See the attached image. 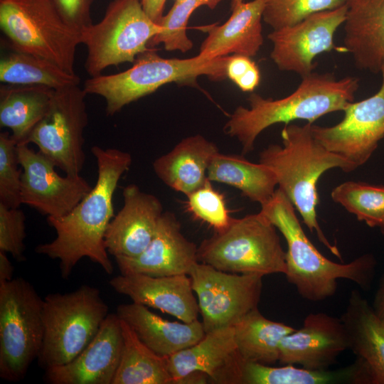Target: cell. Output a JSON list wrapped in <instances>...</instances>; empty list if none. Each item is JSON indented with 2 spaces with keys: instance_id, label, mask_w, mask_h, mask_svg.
Masks as SVG:
<instances>
[{
  "instance_id": "cell-1",
  "label": "cell",
  "mask_w": 384,
  "mask_h": 384,
  "mask_svg": "<svg viewBox=\"0 0 384 384\" xmlns=\"http://www.w3.org/2000/svg\"><path fill=\"white\" fill-rule=\"evenodd\" d=\"M91 152L97 161V176L87 195L68 214L47 218L56 232L50 242L38 245L36 252L60 261L61 275L67 279L83 257L99 265L108 274L113 265L105 244L108 225L114 216L113 196L118 183L132 164L129 152L117 149L93 146Z\"/></svg>"
},
{
  "instance_id": "cell-2",
  "label": "cell",
  "mask_w": 384,
  "mask_h": 384,
  "mask_svg": "<svg viewBox=\"0 0 384 384\" xmlns=\"http://www.w3.org/2000/svg\"><path fill=\"white\" fill-rule=\"evenodd\" d=\"M295 208L280 189L261 206V212L284 236L287 246L285 274L304 299L317 302L335 294L338 280L348 279L363 290L372 284L376 261L370 254L363 255L348 263H337L323 255L306 235Z\"/></svg>"
},
{
  "instance_id": "cell-3",
  "label": "cell",
  "mask_w": 384,
  "mask_h": 384,
  "mask_svg": "<svg viewBox=\"0 0 384 384\" xmlns=\"http://www.w3.org/2000/svg\"><path fill=\"white\" fill-rule=\"evenodd\" d=\"M358 87L356 77L337 80L331 73H311L302 78L296 90L285 97L274 100L251 93L249 108L238 106L223 129L238 140L242 155H245L254 149L259 134L273 124L297 119L313 124L326 114L343 111L353 102Z\"/></svg>"
},
{
  "instance_id": "cell-4",
  "label": "cell",
  "mask_w": 384,
  "mask_h": 384,
  "mask_svg": "<svg viewBox=\"0 0 384 384\" xmlns=\"http://www.w3.org/2000/svg\"><path fill=\"white\" fill-rule=\"evenodd\" d=\"M311 124H286L281 132L282 144L269 145L260 153L259 162L273 171L278 188L290 200L309 231L315 232L319 241L341 258L338 247L329 241L318 223L316 186L326 171L334 168L345 172L354 170L347 160L327 150L314 138Z\"/></svg>"
},
{
  "instance_id": "cell-5",
  "label": "cell",
  "mask_w": 384,
  "mask_h": 384,
  "mask_svg": "<svg viewBox=\"0 0 384 384\" xmlns=\"http://www.w3.org/2000/svg\"><path fill=\"white\" fill-rule=\"evenodd\" d=\"M230 55L206 58L199 54L190 58H164L149 48L139 54L133 65L121 73L100 75L85 80V94L104 98L108 116L119 112L126 105L153 93L171 82L196 85L206 75L213 80L227 78L226 64Z\"/></svg>"
},
{
  "instance_id": "cell-6",
  "label": "cell",
  "mask_w": 384,
  "mask_h": 384,
  "mask_svg": "<svg viewBox=\"0 0 384 384\" xmlns=\"http://www.w3.org/2000/svg\"><path fill=\"white\" fill-rule=\"evenodd\" d=\"M198 262L238 274H286V252L276 227L261 213L233 219L198 247Z\"/></svg>"
},
{
  "instance_id": "cell-7",
  "label": "cell",
  "mask_w": 384,
  "mask_h": 384,
  "mask_svg": "<svg viewBox=\"0 0 384 384\" xmlns=\"http://www.w3.org/2000/svg\"><path fill=\"white\" fill-rule=\"evenodd\" d=\"M100 291L85 284L43 299V340L38 357L46 369L65 364L92 340L108 315Z\"/></svg>"
},
{
  "instance_id": "cell-8",
  "label": "cell",
  "mask_w": 384,
  "mask_h": 384,
  "mask_svg": "<svg viewBox=\"0 0 384 384\" xmlns=\"http://www.w3.org/2000/svg\"><path fill=\"white\" fill-rule=\"evenodd\" d=\"M0 27L12 50L43 57L75 73L81 33L63 21L50 0H0Z\"/></svg>"
},
{
  "instance_id": "cell-9",
  "label": "cell",
  "mask_w": 384,
  "mask_h": 384,
  "mask_svg": "<svg viewBox=\"0 0 384 384\" xmlns=\"http://www.w3.org/2000/svg\"><path fill=\"white\" fill-rule=\"evenodd\" d=\"M42 299L26 279L0 283V377L16 382L38 358L43 340Z\"/></svg>"
},
{
  "instance_id": "cell-10",
  "label": "cell",
  "mask_w": 384,
  "mask_h": 384,
  "mask_svg": "<svg viewBox=\"0 0 384 384\" xmlns=\"http://www.w3.org/2000/svg\"><path fill=\"white\" fill-rule=\"evenodd\" d=\"M161 31L146 14L141 0H113L102 20L80 33L81 43L87 48L86 72L95 77L110 66L133 63Z\"/></svg>"
},
{
  "instance_id": "cell-11",
  "label": "cell",
  "mask_w": 384,
  "mask_h": 384,
  "mask_svg": "<svg viewBox=\"0 0 384 384\" xmlns=\"http://www.w3.org/2000/svg\"><path fill=\"white\" fill-rule=\"evenodd\" d=\"M85 95L78 85L55 90L46 114L27 140L57 168L73 176L80 175L85 162L84 131L88 123Z\"/></svg>"
},
{
  "instance_id": "cell-12",
  "label": "cell",
  "mask_w": 384,
  "mask_h": 384,
  "mask_svg": "<svg viewBox=\"0 0 384 384\" xmlns=\"http://www.w3.org/2000/svg\"><path fill=\"white\" fill-rule=\"evenodd\" d=\"M188 276L206 333L233 326L257 308L263 275L227 272L198 262Z\"/></svg>"
},
{
  "instance_id": "cell-13",
  "label": "cell",
  "mask_w": 384,
  "mask_h": 384,
  "mask_svg": "<svg viewBox=\"0 0 384 384\" xmlns=\"http://www.w3.org/2000/svg\"><path fill=\"white\" fill-rule=\"evenodd\" d=\"M382 83L371 97L350 103L344 117L331 127L311 124L314 138L327 150L347 160L353 170L366 164L384 137V64Z\"/></svg>"
},
{
  "instance_id": "cell-14",
  "label": "cell",
  "mask_w": 384,
  "mask_h": 384,
  "mask_svg": "<svg viewBox=\"0 0 384 384\" xmlns=\"http://www.w3.org/2000/svg\"><path fill=\"white\" fill-rule=\"evenodd\" d=\"M27 144L17 145L22 169L21 203L47 218H59L70 212L92 186L80 175L62 176L55 164Z\"/></svg>"
},
{
  "instance_id": "cell-15",
  "label": "cell",
  "mask_w": 384,
  "mask_h": 384,
  "mask_svg": "<svg viewBox=\"0 0 384 384\" xmlns=\"http://www.w3.org/2000/svg\"><path fill=\"white\" fill-rule=\"evenodd\" d=\"M346 4L338 9L313 14L303 21L273 30L267 38L273 47L270 57L282 71L302 78L313 73L316 56L336 48L334 36L346 18Z\"/></svg>"
},
{
  "instance_id": "cell-16",
  "label": "cell",
  "mask_w": 384,
  "mask_h": 384,
  "mask_svg": "<svg viewBox=\"0 0 384 384\" xmlns=\"http://www.w3.org/2000/svg\"><path fill=\"white\" fill-rule=\"evenodd\" d=\"M347 349L348 337L341 318L323 312L311 313L300 329L282 339L278 361L310 370H326Z\"/></svg>"
},
{
  "instance_id": "cell-17",
  "label": "cell",
  "mask_w": 384,
  "mask_h": 384,
  "mask_svg": "<svg viewBox=\"0 0 384 384\" xmlns=\"http://www.w3.org/2000/svg\"><path fill=\"white\" fill-rule=\"evenodd\" d=\"M122 346L121 320L117 314H109L78 355L65 364L46 369V380L52 384H112Z\"/></svg>"
},
{
  "instance_id": "cell-18",
  "label": "cell",
  "mask_w": 384,
  "mask_h": 384,
  "mask_svg": "<svg viewBox=\"0 0 384 384\" xmlns=\"http://www.w3.org/2000/svg\"><path fill=\"white\" fill-rule=\"evenodd\" d=\"M198 247L182 233L176 215L169 211L160 218L155 234L136 257H115L121 274L154 277L188 274L198 262Z\"/></svg>"
},
{
  "instance_id": "cell-19",
  "label": "cell",
  "mask_w": 384,
  "mask_h": 384,
  "mask_svg": "<svg viewBox=\"0 0 384 384\" xmlns=\"http://www.w3.org/2000/svg\"><path fill=\"white\" fill-rule=\"evenodd\" d=\"M123 206L107 228L105 244L114 257H136L151 241L163 211L160 200L136 184L126 186Z\"/></svg>"
},
{
  "instance_id": "cell-20",
  "label": "cell",
  "mask_w": 384,
  "mask_h": 384,
  "mask_svg": "<svg viewBox=\"0 0 384 384\" xmlns=\"http://www.w3.org/2000/svg\"><path fill=\"white\" fill-rule=\"evenodd\" d=\"M356 355L357 384H384V321L361 292L351 291L341 316Z\"/></svg>"
},
{
  "instance_id": "cell-21",
  "label": "cell",
  "mask_w": 384,
  "mask_h": 384,
  "mask_svg": "<svg viewBox=\"0 0 384 384\" xmlns=\"http://www.w3.org/2000/svg\"><path fill=\"white\" fill-rule=\"evenodd\" d=\"M114 290L133 302L169 314L185 323L198 319L199 308L188 274L154 277L121 274L110 281Z\"/></svg>"
},
{
  "instance_id": "cell-22",
  "label": "cell",
  "mask_w": 384,
  "mask_h": 384,
  "mask_svg": "<svg viewBox=\"0 0 384 384\" xmlns=\"http://www.w3.org/2000/svg\"><path fill=\"white\" fill-rule=\"evenodd\" d=\"M266 0L242 2L231 7L225 23L196 27L208 34L199 55L206 58L229 54L253 57L263 43L262 20Z\"/></svg>"
},
{
  "instance_id": "cell-23",
  "label": "cell",
  "mask_w": 384,
  "mask_h": 384,
  "mask_svg": "<svg viewBox=\"0 0 384 384\" xmlns=\"http://www.w3.org/2000/svg\"><path fill=\"white\" fill-rule=\"evenodd\" d=\"M230 384H355L353 364L338 370H310L294 365L272 366L242 359L235 351L213 379Z\"/></svg>"
},
{
  "instance_id": "cell-24",
  "label": "cell",
  "mask_w": 384,
  "mask_h": 384,
  "mask_svg": "<svg viewBox=\"0 0 384 384\" xmlns=\"http://www.w3.org/2000/svg\"><path fill=\"white\" fill-rule=\"evenodd\" d=\"M344 50L357 68L380 73L384 64V0H347Z\"/></svg>"
},
{
  "instance_id": "cell-25",
  "label": "cell",
  "mask_w": 384,
  "mask_h": 384,
  "mask_svg": "<svg viewBox=\"0 0 384 384\" xmlns=\"http://www.w3.org/2000/svg\"><path fill=\"white\" fill-rule=\"evenodd\" d=\"M116 314L146 346L163 357L192 346L206 334L198 319L191 323L170 321L135 302L118 306Z\"/></svg>"
},
{
  "instance_id": "cell-26",
  "label": "cell",
  "mask_w": 384,
  "mask_h": 384,
  "mask_svg": "<svg viewBox=\"0 0 384 384\" xmlns=\"http://www.w3.org/2000/svg\"><path fill=\"white\" fill-rule=\"evenodd\" d=\"M218 152L215 144L203 136H189L156 158L153 169L167 186L187 196L206 182L208 166Z\"/></svg>"
},
{
  "instance_id": "cell-27",
  "label": "cell",
  "mask_w": 384,
  "mask_h": 384,
  "mask_svg": "<svg viewBox=\"0 0 384 384\" xmlns=\"http://www.w3.org/2000/svg\"><path fill=\"white\" fill-rule=\"evenodd\" d=\"M233 326L206 333L196 344L166 357L168 370L174 384L188 383L196 373L211 380L236 351Z\"/></svg>"
},
{
  "instance_id": "cell-28",
  "label": "cell",
  "mask_w": 384,
  "mask_h": 384,
  "mask_svg": "<svg viewBox=\"0 0 384 384\" xmlns=\"http://www.w3.org/2000/svg\"><path fill=\"white\" fill-rule=\"evenodd\" d=\"M54 90L40 85L6 84L0 87V126L11 129L17 144H27L31 133L46 114Z\"/></svg>"
},
{
  "instance_id": "cell-29",
  "label": "cell",
  "mask_w": 384,
  "mask_h": 384,
  "mask_svg": "<svg viewBox=\"0 0 384 384\" xmlns=\"http://www.w3.org/2000/svg\"><path fill=\"white\" fill-rule=\"evenodd\" d=\"M210 181L238 188L242 194L262 206L273 196L277 186L273 171L262 163H252L242 156L220 152L213 158L207 173Z\"/></svg>"
},
{
  "instance_id": "cell-30",
  "label": "cell",
  "mask_w": 384,
  "mask_h": 384,
  "mask_svg": "<svg viewBox=\"0 0 384 384\" xmlns=\"http://www.w3.org/2000/svg\"><path fill=\"white\" fill-rule=\"evenodd\" d=\"M233 328L238 354L244 360L268 365L279 361L282 339L295 329L267 319L257 308L247 314Z\"/></svg>"
},
{
  "instance_id": "cell-31",
  "label": "cell",
  "mask_w": 384,
  "mask_h": 384,
  "mask_svg": "<svg viewBox=\"0 0 384 384\" xmlns=\"http://www.w3.org/2000/svg\"><path fill=\"white\" fill-rule=\"evenodd\" d=\"M120 320L123 346L112 384H174L166 357L146 346L130 326Z\"/></svg>"
},
{
  "instance_id": "cell-32",
  "label": "cell",
  "mask_w": 384,
  "mask_h": 384,
  "mask_svg": "<svg viewBox=\"0 0 384 384\" xmlns=\"http://www.w3.org/2000/svg\"><path fill=\"white\" fill-rule=\"evenodd\" d=\"M0 81L4 84L40 85L58 90L79 85L80 78L43 57L12 50L1 58Z\"/></svg>"
},
{
  "instance_id": "cell-33",
  "label": "cell",
  "mask_w": 384,
  "mask_h": 384,
  "mask_svg": "<svg viewBox=\"0 0 384 384\" xmlns=\"http://www.w3.org/2000/svg\"><path fill=\"white\" fill-rule=\"evenodd\" d=\"M333 201L371 228L384 220V185L348 181L331 191Z\"/></svg>"
},
{
  "instance_id": "cell-34",
  "label": "cell",
  "mask_w": 384,
  "mask_h": 384,
  "mask_svg": "<svg viewBox=\"0 0 384 384\" xmlns=\"http://www.w3.org/2000/svg\"><path fill=\"white\" fill-rule=\"evenodd\" d=\"M223 0H185L175 1L169 11L164 16L159 25L162 31L149 42V46L162 43L166 50L187 52L193 48L188 37L186 27L190 16L198 8L207 6L213 9Z\"/></svg>"
},
{
  "instance_id": "cell-35",
  "label": "cell",
  "mask_w": 384,
  "mask_h": 384,
  "mask_svg": "<svg viewBox=\"0 0 384 384\" xmlns=\"http://www.w3.org/2000/svg\"><path fill=\"white\" fill-rule=\"evenodd\" d=\"M347 0H266L262 19L273 30L294 25L316 13L338 9Z\"/></svg>"
},
{
  "instance_id": "cell-36",
  "label": "cell",
  "mask_w": 384,
  "mask_h": 384,
  "mask_svg": "<svg viewBox=\"0 0 384 384\" xmlns=\"http://www.w3.org/2000/svg\"><path fill=\"white\" fill-rule=\"evenodd\" d=\"M186 196L188 211L215 232L223 230L231 223L233 218L230 215L223 194L214 188L208 179Z\"/></svg>"
},
{
  "instance_id": "cell-37",
  "label": "cell",
  "mask_w": 384,
  "mask_h": 384,
  "mask_svg": "<svg viewBox=\"0 0 384 384\" xmlns=\"http://www.w3.org/2000/svg\"><path fill=\"white\" fill-rule=\"evenodd\" d=\"M17 143L7 132L0 134V203L19 208L21 203V176Z\"/></svg>"
},
{
  "instance_id": "cell-38",
  "label": "cell",
  "mask_w": 384,
  "mask_h": 384,
  "mask_svg": "<svg viewBox=\"0 0 384 384\" xmlns=\"http://www.w3.org/2000/svg\"><path fill=\"white\" fill-rule=\"evenodd\" d=\"M26 216L19 208H9L0 203V251L9 253L21 262L24 257Z\"/></svg>"
},
{
  "instance_id": "cell-39",
  "label": "cell",
  "mask_w": 384,
  "mask_h": 384,
  "mask_svg": "<svg viewBox=\"0 0 384 384\" xmlns=\"http://www.w3.org/2000/svg\"><path fill=\"white\" fill-rule=\"evenodd\" d=\"M226 76L241 90L252 92L259 85L260 72L249 56L232 55L226 64Z\"/></svg>"
},
{
  "instance_id": "cell-40",
  "label": "cell",
  "mask_w": 384,
  "mask_h": 384,
  "mask_svg": "<svg viewBox=\"0 0 384 384\" xmlns=\"http://www.w3.org/2000/svg\"><path fill=\"white\" fill-rule=\"evenodd\" d=\"M63 21L81 33L92 24L90 9L93 0H50Z\"/></svg>"
},
{
  "instance_id": "cell-41",
  "label": "cell",
  "mask_w": 384,
  "mask_h": 384,
  "mask_svg": "<svg viewBox=\"0 0 384 384\" xmlns=\"http://www.w3.org/2000/svg\"><path fill=\"white\" fill-rule=\"evenodd\" d=\"M166 0H141L143 9L149 18L160 23L163 15L164 8Z\"/></svg>"
},
{
  "instance_id": "cell-42",
  "label": "cell",
  "mask_w": 384,
  "mask_h": 384,
  "mask_svg": "<svg viewBox=\"0 0 384 384\" xmlns=\"http://www.w3.org/2000/svg\"><path fill=\"white\" fill-rule=\"evenodd\" d=\"M372 306L378 316L384 321V274L380 279Z\"/></svg>"
},
{
  "instance_id": "cell-43",
  "label": "cell",
  "mask_w": 384,
  "mask_h": 384,
  "mask_svg": "<svg viewBox=\"0 0 384 384\" xmlns=\"http://www.w3.org/2000/svg\"><path fill=\"white\" fill-rule=\"evenodd\" d=\"M13 273L14 267L6 253L0 251V283L11 280Z\"/></svg>"
},
{
  "instance_id": "cell-44",
  "label": "cell",
  "mask_w": 384,
  "mask_h": 384,
  "mask_svg": "<svg viewBox=\"0 0 384 384\" xmlns=\"http://www.w3.org/2000/svg\"><path fill=\"white\" fill-rule=\"evenodd\" d=\"M244 0H232L231 7L234 6L235 5L243 2Z\"/></svg>"
},
{
  "instance_id": "cell-45",
  "label": "cell",
  "mask_w": 384,
  "mask_h": 384,
  "mask_svg": "<svg viewBox=\"0 0 384 384\" xmlns=\"http://www.w3.org/2000/svg\"><path fill=\"white\" fill-rule=\"evenodd\" d=\"M378 228L380 229L382 233L384 235V220Z\"/></svg>"
},
{
  "instance_id": "cell-46",
  "label": "cell",
  "mask_w": 384,
  "mask_h": 384,
  "mask_svg": "<svg viewBox=\"0 0 384 384\" xmlns=\"http://www.w3.org/2000/svg\"><path fill=\"white\" fill-rule=\"evenodd\" d=\"M185 1V0H175V1Z\"/></svg>"
}]
</instances>
